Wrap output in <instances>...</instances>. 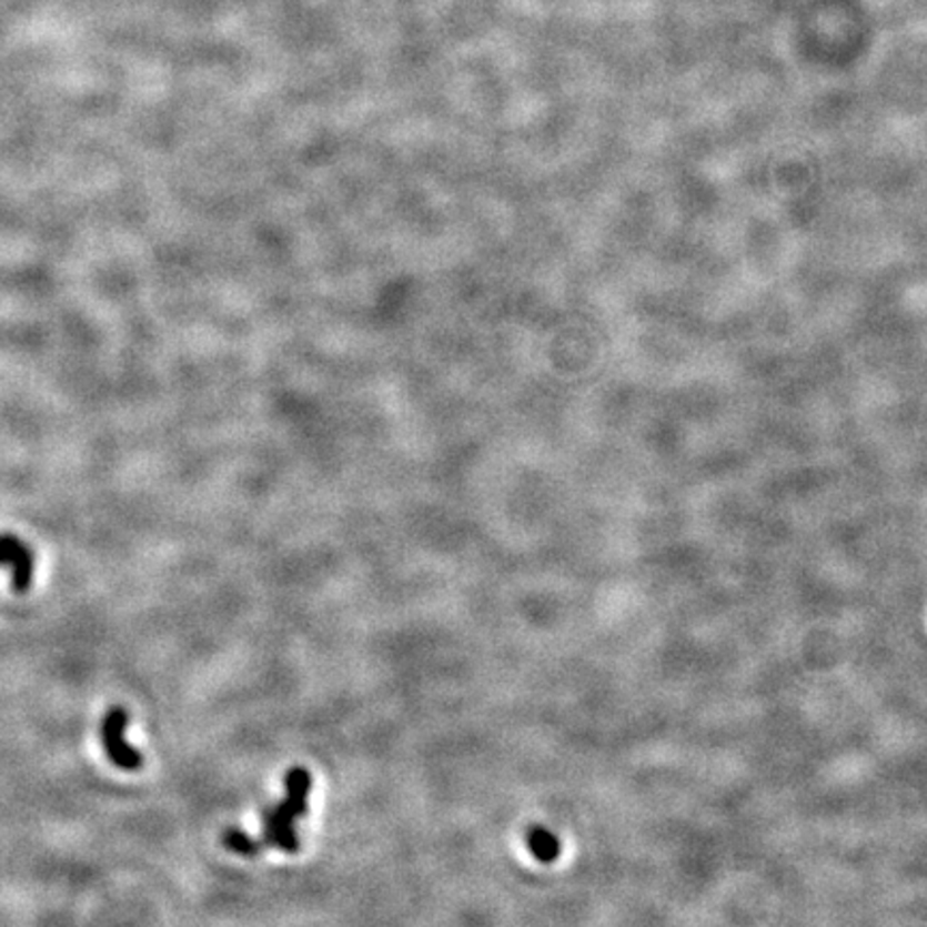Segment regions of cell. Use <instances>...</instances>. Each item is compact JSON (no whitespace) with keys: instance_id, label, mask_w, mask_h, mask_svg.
I'll return each mask as SVG.
<instances>
[{"instance_id":"1","label":"cell","mask_w":927,"mask_h":927,"mask_svg":"<svg viewBox=\"0 0 927 927\" xmlns=\"http://www.w3.org/2000/svg\"><path fill=\"white\" fill-rule=\"evenodd\" d=\"M286 799L262 809V842L284 853L301 848L294 823L308 814V797L312 790V775L303 767L286 773Z\"/></svg>"},{"instance_id":"2","label":"cell","mask_w":927,"mask_h":927,"mask_svg":"<svg viewBox=\"0 0 927 927\" xmlns=\"http://www.w3.org/2000/svg\"><path fill=\"white\" fill-rule=\"evenodd\" d=\"M129 715L125 708L114 706L110 708L99 726L101 745L105 749V756L112 765L123 770H138L144 765V756L138 747H133L128 740Z\"/></svg>"},{"instance_id":"3","label":"cell","mask_w":927,"mask_h":927,"mask_svg":"<svg viewBox=\"0 0 927 927\" xmlns=\"http://www.w3.org/2000/svg\"><path fill=\"white\" fill-rule=\"evenodd\" d=\"M0 567L11 572V588L29 593L34 577V554L29 544L11 533L0 535Z\"/></svg>"},{"instance_id":"4","label":"cell","mask_w":927,"mask_h":927,"mask_svg":"<svg viewBox=\"0 0 927 927\" xmlns=\"http://www.w3.org/2000/svg\"><path fill=\"white\" fill-rule=\"evenodd\" d=\"M526 846L531 855L542 864H554L561 857V839L544 827H533L526 833Z\"/></svg>"},{"instance_id":"5","label":"cell","mask_w":927,"mask_h":927,"mask_svg":"<svg viewBox=\"0 0 927 927\" xmlns=\"http://www.w3.org/2000/svg\"><path fill=\"white\" fill-rule=\"evenodd\" d=\"M222 842H224L228 850H232V853H236L241 857H258L266 848V844L262 842V837L258 839V837H252L250 833L234 829V827L232 829H225L222 833Z\"/></svg>"}]
</instances>
